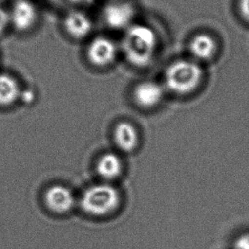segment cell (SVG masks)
Here are the masks:
<instances>
[{
    "label": "cell",
    "mask_w": 249,
    "mask_h": 249,
    "mask_svg": "<svg viewBox=\"0 0 249 249\" xmlns=\"http://www.w3.org/2000/svg\"><path fill=\"white\" fill-rule=\"evenodd\" d=\"M157 44V35L151 27L145 24L134 23L124 31L122 47L128 62L142 68L151 63Z\"/></svg>",
    "instance_id": "obj_1"
},
{
    "label": "cell",
    "mask_w": 249,
    "mask_h": 249,
    "mask_svg": "<svg viewBox=\"0 0 249 249\" xmlns=\"http://www.w3.org/2000/svg\"><path fill=\"white\" fill-rule=\"evenodd\" d=\"M122 196L118 189L109 183H99L84 190L80 206L82 211L92 217H106L120 208Z\"/></svg>",
    "instance_id": "obj_2"
},
{
    "label": "cell",
    "mask_w": 249,
    "mask_h": 249,
    "mask_svg": "<svg viewBox=\"0 0 249 249\" xmlns=\"http://www.w3.org/2000/svg\"><path fill=\"white\" fill-rule=\"evenodd\" d=\"M203 78L202 68L196 61L179 60L172 62L165 71V84L169 90L187 94L195 90Z\"/></svg>",
    "instance_id": "obj_3"
},
{
    "label": "cell",
    "mask_w": 249,
    "mask_h": 249,
    "mask_svg": "<svg viewBox=\"0 0 249 249\" xmlns=\"http://www.w3.org/2000/svg\"><path fill=\"white\" fill-rule=\"evenodd\" d=\"M137 7L131 0H109L101 10V19L106 27L125 31L134 24Z\"/></svg>",
    "instance_id": "obj_4"
},
{
    "label": "cell",
    "mask_w": 249,
    "mask_h": 249,
    "mask_svg": "<svg viewBox=\"0 0 249 249\" xmlns=\"http://www.w3.org/2000/svg\"><path fill=\"white\" fill-rule=\"evenodd\" d=\"M118 54L115 41L104 35L91 38L86 48L87 60L95 68H104L113 64Z\"/></svg>",
    "instance_id": "obj_5"
},
{
    "label": "cell",
    "mask_w": 249,
    "mask_h": 249,
    "mask_svg": "<svg viewBox=\"0 0 249 249\" xmlns=\"http://www.w3.org/2000/svg\"><path fill=\"white\" fill-rule=\"evenodd\" d=\"M9 13L10 27L20 34L33 30L40 18L37 5L32 0H16Z\"/></svg>",
    "instance_id": "obj_6"
},
{
    "label": "cell",
    "mask_w": 249,
    "mask_h": 249,
    "mask_svg": "<svg viewBox=\"0 0 249 249\" xmlns=\"http://www.w3.org/2000/svg\"><path fill=\"white\" fill-rule=\"evenodd\" d=\"M62 25L65 34L74 40H83L91 35L94 24L89 14L74 8L64 14Z\"/></svg>",
    "instance_id": "obj_7"
},
{
    "label": "cell",
    "mask_w": 249,
    "mask_h": 249,
    "mask_svg": "<svg viewBox=\"0 0 249 249\" xmlns=\"http://www.w3.org/2000/svg\"><path fill=\"white\" fill-rule=\"evenodd\" d=\"M44 205L55 214H66L75 206V196L71 189L63 185H53L48 187L44 194Z\"/></svg>",
    "instance_id": "obj_8"
},
{
    "label": "cell",
    "mask_w": 249,
    "mask_h": 249,
    "mask_svg": "<svg viewBox=\"0 0 249 249\" xmlns=\"http://www.w3.org/2000/svg\"><path fill=\"white\" fill-rule=\"evenodd\" d=\"M164 89L158 83L144 81L136 85L132 96L139 107L151 109L160 104L164 97Z\"/></svg>",
    "instance_id": "obj_9"
},
{
    "label": "cell",
    "mask_w": 249,
    "mask_h": 249,
    "mask_svg": "<svg viewBox=\"0 0 249 249\" xmlns=\"http://www.w3.org/2000/svg\"><path fill=\"white\" fill-rule=\"evenodd\" d=\"M114 142L117 147L124 152L134 151L138 145V133L134 125L122 121L115 125L113 133Z\"/></svg>",
    "instance_id": "obj_10"
},
{
    "label": "cell",
    "mask_w": 249,
    "mask_h": 249,
    "mask_svg": "<svg viewBox=\"0 0 249 249\" xmlns=\"http://www.w3.org/2000/svg\"><path fill=\"white\" fill-rule=\"evenodd\" d=\"M190 54L199 61H208L214 56L217 42L211 34L200 33L192 37L188 44Z\"/></svg>",
    "instance_id": "obj_11"
},
{
    "label": "cell",
    "mask_w": 249,
    "mask_h": 249,
    "mask_svg": "<svg viewBox=\"0 0 249 249\" xmlns=\"http://www.w3.org/2000/svg\"><path fill=\"white\" fill-rule=\"evenodd\" d=\"M123 171V162L114 152H106L98 159L96 163V172L105 181H111L119 178Z\"/></svg>",
    "instance_id": "obj_12"
},
{
    "label": "cell",
    "mask_w": 249,
    "mask_h": 249,
    "mask_svg": "<svg viewBox=\"0 0 249 249\" xmlns=\"http://www.w3.org/2000/svg\"><path fill=\"white\" fill-rule=\"evenodd\" d=\"M20 84L13 76L0 73V107H8L20 98Z\"/></svg>",
    "instance_id": "obj_13"
},
{
    "label": "cell",
    "mask_w": 249,
    "mask_h": 249,
    "mask_svg": "<svg viewBox=\"0 0 249 249\" xmlns=\"http://www.w3.org/2000/svg\"><path fill=\"white\" fill-rule=\"evenodd\" d=\"M9 27H10L9 10L0 5V36L3 35Z\"/></svg>",
    "instance_id": "obj_14"
},
{
    "label": "cell",
    "mask_w": 249,
    "mask_h": 249,
    "mask_svg": "<svg viewBox=\"0 0 249 249\" xmlns=\"http://www.w3.org/2000/svg\"><path fill=\"white\" fill-rule=\"evenodd\" d=\"M236 8L240 17L249 25V0H237Z\"/></svg>",
    "instance_id": "obj_15"
},
{
    "label": "cell",
    "mask_w": 249,
    "mask_h": 249,
    "mask_svg": "<svg viewBox=\"0 0 249 249\" xmlns=\"http://www.w3.org/2000/svg\"><path fill=\"white\" fill-rule=\"evenodd\" d=\"M234 249H249V234L238 236L234 242Z\"/></svg>",
    "instance_id": "obj_16"
},
{
    "label": "cell",
    "mask_w": 249,
    "mask_h": 249,
    "mask_svg": "<svg viewBox=\"0 0 249 249\" xmlns=\"http://www.w3.org/2000/svg\"><path fill=\"white\" fill-rule=\"evenodd\" d=\"M107 1H109V0H107Z\"/></svg>",
    "instance_id": "obj_17"
}]
</instances>
